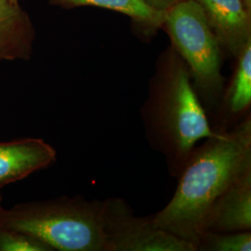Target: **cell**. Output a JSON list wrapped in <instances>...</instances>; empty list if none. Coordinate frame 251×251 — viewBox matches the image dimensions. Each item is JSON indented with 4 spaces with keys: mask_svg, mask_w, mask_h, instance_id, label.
<instances>
[{
    "mask_svg": "<svg viewBox=\"0 0 251 251\" xmlns=\"http://www.w3.org/2000/svg\"><path fill=\"white\" fill-rule=\"evenodd\" d=\"M251 170V116L193 150L169 203L153 214L155 225L196 245L209 208L226 189Z\"/></svg>",
    "mask_w": 251,
    "mask_h": 251,
    "instance_id": "6da1fadb",
    "label": "cell"
},
{
    "mask_svg": "<svg viewBox=\"0 0 251 251\" xmlns=\"http://www.w3.org/2000/svg\"><path fill=\"white\" fill-rule=\"evenodd\" d=\"M140 116L148 144L162 154L175 179L194 148L218 134L194 89L186 63L172 46L157 62Z\"/></svg>",
    "mask_w": 251,
    "mask_h": 251,
    "instance_id": "7a4b0ae2",
    "label": "cell"
},
{
    "mask_svg": "<svg viewBox=\"0 0 251 251\" xmlns=\"http://www.w3.org/2000/svg\"><path fill=\"white\" fill-rule=\"evenodd\" d=\"M103 204L82 196L21 203L4 209L2 224L35 236L53 251H104Z\"/></svg>",
    "mask_w": 251,
    "mask_h": 251,
    "instance_id": "3957f363",
    "label": "cell"
},
{
    "mask_svg": "<svg viewBox=\"0 0 251 251\" xmlns=\"http://www.w3.org/2000/svg\"><path fill=\"white\" fill-rule=\"evenodd\" d=\"M163 26L186 63L194 89L210 118L225 89L224 50L203 10L195 0L179 1L166 11Z\"/></svg>",
    "mask_w": 251,
    "mask_h": 251,
    "instance_id": "277c9868",
    "label": "cell"
},
{
    "mask_svg": "<svg viewBox=\"0 0 251 251\" xmlns=\"http://www.w3.org/2000/svg\"><path fill=\"white\" fill-rule=\"evenodd\" d=\"M104 251H196L191 243L157 227L153 217H139L125 199L103 200Z\"/></svg>",
    "mask_w": 251,
    "mask_h": 251,
    "instance_id": "5b68a950",
    "label": "cell"
},
{
    "mask_svg": "<svg viewBox=\"0 0 251 251\" xmlns=\"http://www.w3.org/2000/svg\"><path fill=\"white\" fill-rule=\"evenodd\" d=\"M223 50L234 58L251 42V10L243 0H195Z\"/></svg>",
    "mask_w": 251,
    "mask_h": 251,
    "instance_id": "8992f818",
    "label": "cell"
},
{
    "mask_svg": "<svg viewBox=\"0 0 251 251\" xmlns=\"http://www.w3.org/2000/svg\"><path fill=\"white\" fill-rule=\"evenodd\" d=\"M232 78L225 86L213 116L209 118L212 129L227 132L251 116V42L235 58Z\"/></svg>",
    "mask_w": 251,
    "mask_h": 251,
    "instance_id": "52a82bcc",
    "label": "cell"
},
{
    "mask_svg": "<svg viewBox=\"0 0 251 251\" xmlns=\"http://www.w3.org/2000/svg\"><path fill=\"white\" fill-rule=\"evenodd\" d=\"M56 159V149L43 139L27 137L0 141V187L45 170Z\"/></svg>",
    "mask_w": 251,
    "mask_h": 251,
    "instance_id": "ba28073f",
    "label": "cell"
},
{
    "mask_svg": "<svg viewBox=\"0 0 251 251\" xmlns=\"http://www.w3.org/2000/svg\"><path fill=\"white\" fill-rule=\"evenodd\" d=\"M251 231V170L225 190L209 208L202 232Z\"/></svg>",
    "mask_w": 251,
    "mask_h": 251,
    "instance_id": "9c48e42d",
    "label": "cell"
},
{
    "mask_svg": "<svg viewBox=\"0 0 251 251\" xmlns=\"http://www.w3.org/2000/svg\"><path fill=\"white\" fill-rule=\"evenodd\" d=\"M35 31L18 3L0 0V61H27L33 52Z\"/></svg>",
    "mask_w": 251,
    "mask_h": 251,
    "instance_id": "30bf717a",
    "label": "cell"
},
{
    "mask_svg": "<svg viewBox=\"0 0 251 251\" xmlns=\"http://www.w3.org/2000/svg\"><path fill=\"white\" fill-rule=\"evenodd\" d=\"M50 4L64 9L98 7L111 9L128 16L148 32L161 28L166 12L154 9L145 0H49Z\"/></svg>",
    "mask_w": 251,
    "mask_h": 251,
    "instance_id": "8fae6325",
    "label": "cell"
},
{
    "mask_svg": "<svg viewBox=\"0 0 251 251\" xmlns=\"http://www.w3.org/2000/svg\"><path fill=\"white\" fill-rule=\"evenodd\" d=\"M197 251H251V231L202 232Z\"/></svg>",
    "mask_w": 251,
    "mask_h": 251,
    "instance_id": "7c38bea8",
    "label": "cell"
},
{
    "mask_svg": "<svg viewBox=\"0 0 251 251\" xmlns=\"http://www.w3.org/2000/svg\"><path fill=\"white\" fill-rule=\"evenodd\" d=\"M0 251H53L47 244L29 233L2 226Z\"/></svg>",
    "mask_w": 251,
    "mask_h": 251,
    "instance_id": "4fadbf2b",
    "label": "cell"
},
{
    "mask_svg": "<svg viewBox=\"0 0 251 251\" xmlns=\"http://www.w3.org/2000/svg\"><path fill=\"white\" fill-rule=\"evenodd\" d=\"M148 4H150L154 9H158L166 12L168 9H171L175 4L182 0H145Z\"/></svg>",
    "mask_w": 251,
    "mask_h": 251,
    "instance_id": "5bb4252c",
    "label": "cell"
},
{
    "mask_svg": "<svg viewBox=\"0 0 251 251\" xmlns=\"http://www.w3.org/2000/svg\"><path fill=\"white\" fill-rule=\"evenodd\" d=\"M2 189L3 188L0 187V228L3 226V224H2V218H3V213H4V209H5V207L3 206V204H2V201H3L2 193H1Z\"/></svg>",
    "mask_w": 251,
    "mask_h": 251,
    "instance_id": "9a60e30c",
    "label": "cell"
},
{
    "mask_svg": "<svg viewBox=\"0 0 251 251\" xmlns=\"http://www.w3.org/2000/svg\"><path fill=\"white\" fill-rule=\"evenodd\" d=\"M248 9L251 10V0H243Z\"/></svg>",
    "mask_w": 251,
    "mask_h": 251,
    "instance_id": "2e32d148",
    "label": "cell"
},
{
    "mask_svg": "<svg viewBox=\"0 0 251 251\" xmlns=\"http://www.w3.org/2000/svg\"><path fill=\"white\" fill-rule=\"evenodd\" d=\"M10 1L13 3H18V0H10Z\"/></svg>",
    "mask_w": 251,
    "mask_h": 251,
    "instance_id": "e0dca14e",
    "label": "cell"
}]
</instances>
